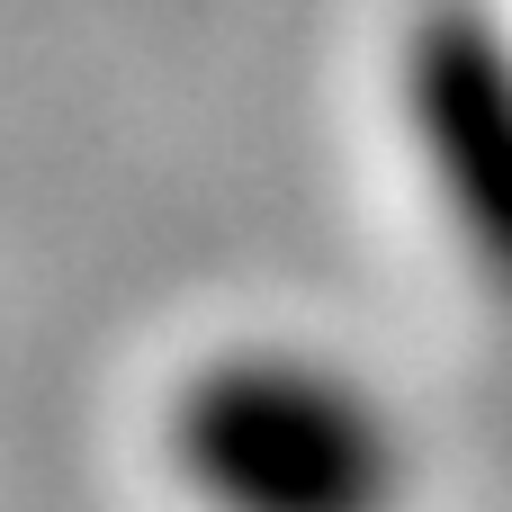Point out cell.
Segmentation results:
<instances>
[{"mask_svg":"<svg viewBox=\"0 0 512 512\" xmlns=\"http://www.w3.org/2000/svg\"><path fill=\"white\" fill-rule=\"evenodd\" d=\"M162 468L189 512H405L396 405L315 342H225L162 396Z\"/></svg>","mask_w":512,"mask_h":512,"instance_id":"1","label":"cell"},{"mask_svg":"<svg viewBox=\"0 0 512 512\" xmlns=\"http://www.w3.org/2000/svg\"><path fill=\"white\" fill-rule=\"evenodd\" d=\"M387 99L441 234L512 297V18L495 0H423L396 27Z\"/></svg>","mask_w":512,"mask_h":512,"instance_id":"2","label":"cell"}]
</instances>
